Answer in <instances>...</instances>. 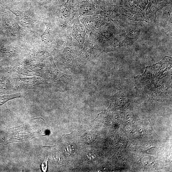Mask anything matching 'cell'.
<instances>
[{
    "label": "cell",
    "mask_w": 172,
    "mask_h": 172,
    "mask_svg": "<svg viewBox=\"0 0 172 172\" xmlns=\"http://www.w3.org/2000/svg\"><path fill=\"white\" fill-rule=\"evenodd\" d=\"M136 88L153 99L170 98L172 94V59L147 67L143 74L135 78Z\"/></svg>",
    "instance_id": "6da1fadb"
},
{
    "label": "cell",
    "mask_w": 172,
    "mask_h": 172,
    "mask_svg": "<svg viewBox=\"0 0 172 172\" xmlns=\"http://www.w3.org/2000/svg\"><path fill=\"white\" fill-rule=\"evenodd\" d=\"M96 8L90 4L85 3L83 4L79 9L80 13L84 16H90L94 13Z\"/></svg>",
    "instance_id": "7a4b0ae2"
},
{
    "label": "cell",
    "mask_w": 172,
    "mask_h": 172,
    "mask_svg": "<svg viewBox=\"0 0 172 172\" xmlns=\"http://www.w3.org/2000/svg\"><path fill=\"white\" fill-rule=\"evenodd\" d=\"M101 15L106 17H112L115 16V12L112 10H107L101 12Z\"/></svg>",
    "instance_id": "3957f363"
},
{
    "label": "cell",
    "mask_w": 172,
    "mask_h": 172,
    "mask_svg": "<svg viewBox=\"0 0 172 172\" xmlns=\"http://www.w3.org/2000/svg\"><path fill=\"white\" fill-rule=\"evenodd\" d=\"M85 25L89 29H93L97 26V23L95 20L92 19H89L86 21Z\"/></svg>",
    "instance_id": "277c9868"
},
{
    "label": "cell",
    "mask_w": 172,
    "mask_h": 172,
    "mask_svg": "<svg viewBox=\"0 0 172 172\" xmlns=\"http://www.w3.org/2000/svg\"><path fill=\"white\" fill-rule=\"evenodd\" d=\"M64 152L66 155L67 156H70L74 153L73 146L70 144H68L65 147Z\"/></svg>",
    "instance_id": "5b68a950"
},
{
    "label": "cell",
    "mask_w": 172,
    "mask_h": 172,
    "mask_svg": "<svg viewBox=\"0 0 172 172\" xmlns=\"http://www.w3.org/2000/svg\"><path fill=\"white\" fill-rule=\"evenodd\" d=\"M84 32L79 31L78 32L76 36V39L79 43H83L84 40Z\"/></svg>",
    "instance_id": "8992f818"
},
{
    "label": "cell",
    "mask_w": 172,
    "mask_h": 172,
    "mask_svg": "<svg viewBox=\"0 0 172 172\" xmlns=\"http://www.w3.org/2000/svg\"><path fill=\"white\" fill-rule=\"evenodd\" d=\"M60 15L61 18L66 19L69 16V12L67 9H63L61 11Z\"/></svg>",
    "instance_id": "52a82bcc"
},
{
    "label": "cell",
    "mask_w": 172,
    "mask_h": 172,
    "mask_svg": "<svg viewBox=\"0 0 172 172\" xmlns=\"http://www.w3.org/2000/svg\"><path fill=\"white\" fill-rule=\"evenodd\" d=\"M148 1L147 0H140L138 3V5L141 8H143L148 4Z\"/></svg>",
    "instance_id": "ba28073f"
},
{
    "label": "cell",
    "mask_w": 172,
    "mask_h": 172,
    "mask_svg": "<svg viewBox=\"0 0 172 172\" xmlns=\"http://www.w3.org/2000/svg\"><path fill=\"white\" fill-rule=\"evenodd\" d=\"M88 156L90 159H92L94 158V154H93L92 153H89Z\"/></svg>",
    "instance_id": "9c48e42d"
},
{
    "label": "cell",
    "mask_w": 172,
    "mask_h": 172,
    "mask_svg": "<svg viewBox=\"0 0 172 172\" xmlns=\"http://www.w3.org/2000/svg\"><path fill=\"white\" fill-rule=\"evenodd\" d=\"M159 1V0H151V2L152 3H154L158 2Z\"/></svg>",
    "instance_id": "30bf717a"
}]
</instances>
